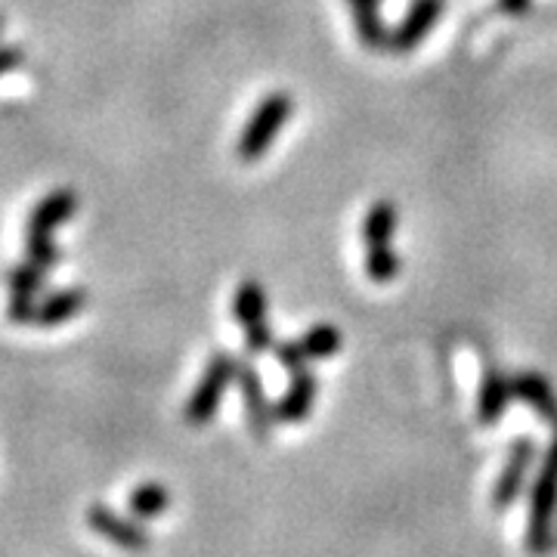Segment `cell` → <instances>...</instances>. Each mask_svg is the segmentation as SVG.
Returning a JSON list of instances; mask_svg holds the SVG:
<instances>
[{
    "mask_svg": "<svg viewBox=\"0 0 557 557\" xmlns=\"http://www.w3.org/2000/svg\"><path fill=\"white\" fill-rule=\"evenodd\" d=\"M515 399V387L511 379L498 369V366H486L483 379H480V394H478V421L483 428H496L508 403Z\"/></svg>",
    "mask_w": 557,
    "mask_h": 557,
    "instance_id": "cell-11",
    "label": "cell"
},
{
    "mask_svg": "<svg viewBox=\"0 0 557 557\" xmlns=\"http://www.w3.org/2000/svg\"><path fill=\"white\" fill-rule=\"evenodd\" d=\"M379 3L381 0H347V7L354 13V22H357V35L369 50L391 47V32H387V25L381 20Z\"/></svg>",
    "mask_w": 557,
    "mask_h": 557,
    "instance_id": "cell-14",
    "label": "cell"
},
{
    "mask_svg": "<svg viewBox=\"0 0 557 557\" xmlns=\"http://www.w3.org/2000/svg\"><path fill=\"white\" fill-rule=\"evenodd\" d=\"M44 285H47V270L28 258H25V263H16L7 273V288H10L13 298H38Z\"/></svg>",
    "mask_w": 557,
    "mask_h": 557,
    "instance_id": "cell-17",
    "label": "cell"
},
{
    "mask_svg": "<svg viewBox=\"0 0 557 557\" xmlns=\"http://www.w3.org/2000/svg\"><path fill=\"white\" fill-rule=\"evenodd\" d=\"M78 211V193L62 186V189H53L50 196L44 199L28 211V220H25V236H53V230H60L62 223L75 218Z\"/></svg>",
    "mask_w": 557,
    "mask_h": 557,
    "instance_id": "cell-10",
    "label": "cell"
},
{
    "mask_svg": "<svg viewBox=\"0 0 557 557\" xmlns=\"http://www.w3.org/2000/svg\"><path fill=\"white\" fill-rule=\"evenodd\" d=\"M533 7V0H498V10L508 16H523Z\"/></svg>",
    "mask_w": 557,
    "mask_h": 557,
    "instance_id": "cell-23",
    "label": "cell"
},
{
    "mask_svg": "<svg viewBox=\"0 0 557 557\" xmlns=\"http://www.w3.org/2000/svg\"><path fill=\"white\" fill-rule=\"evenodd\" d=\"M319 397V381L313 372H295L292 384L276 403V424H300L304 418L313 412Z\"/></svg>",
    "mask_w": 557,
    "mask_h": 557,
    "instance_id": "cell-12",
    "label": "cell"
},
{
    "mask_svg": "<svg viewBox=\"0 0 557 557\" xmlns=\"http://www.w3.org/2000/svg\"><path fill=\"white\" fill-rule=\"evenodd\" d=\"M341 332L335 325H313L304 338H300V347L307 359H329L335 357L341 350Z\"/></svg>",
    "mask_w": 557,
    "mask_h": 557,
    "instance_id": "cell-19",
    "label": "cell"
},
{
    "mask_svg": "<svg viewBox=\"0 0 557 557\" xmlns=\"http://www.w3.org/2000/svg\"><path fill=\"white\" fill-rule=\"evenodd\" d=\"M25 258L40 263L44 270H53L57 263H62V248L53 236H25Z\"/></svg>",
    "mask_w": 557,
    "mask_h": 557,
    "instance_id": "cell-20",
    "label": "cell"
},
{
    "mask_svg": "<svg viewBox=\"0 0 557 557\" xmlns=\"http://www.w3.org/2000/svg\"><path fill=\"white\" fill-rule=\"evenodd\" d=\"M366 273L379 285L394 282L399 276V258L394 245H366Z\"/></svg>",
    "mask_w": 557,
    "mask_h": 557,
    "instance_id": "cell-18",
    "label": "cell"
},
{
    "mask_svg": "<svg viewBox=\"0 0 557 557\" xmlns=\"http://www.w3.org/2000/svg\"><path fill=\"white\" fill-rule=\"evenodd\" d=\"M236 384H239L242 403H245L248 431L258 440H270L273 424H276V406L270 403L267 384H263L260 372L248 359H236Z\"/></svg>",
    "mask_w": 557,
    "mask_h": 557,
    "instance_id": "cell-6",
    "label": "cell"
},
{
    "mask_svg": "<svg viewBox=\"0 0 557 557\" xmlns=\"http://www.w3.org/2000/svg\"><path fill=\"white\" fill-rule=\"evenodd\" d=\"M171 508V490L164 483H139L127 496V511L139 520H152Z\"/></svg>",
    "mask_w": 557,
    "mask_h": 557,
    "instance_id": "cell-16",
    "label": "cell"
},
{
    "mask_svg": "<svg viewBox=\"0 0 557 557\" xmlns=\"http://www.w3.org/2000/svg\"><path fill=\"white\" fill-rule=\"evenodd\" d=\"M397 223V205L391 199L375 201L362 220V239H366V245H394Z\"/></svg>",
    "mask_w": 557,
    "mask_h": 557,
    "instance_id": "cell-15",
    "label": "cell"
},
{
    "mask_svg": "<svg viewBox=\"0 0 557 557\" xmlns=\"http://www.w3.org/2000/svg\"><path fill=\"white\" fill-rule=\"evenodd\" d=\"M555 545H557V536H555Z\"/></svg>",
    "mask_w": 557,
    "mask_h": 557,
    "instance_id": "cell-25",
    "label": "cell"
},
{
    "mask_svg": "<svg viewBox=\"0 0 557 557\" xmlns=\"http://www.w3.org/2000/svg\"><path fill=\"white\" fill-rule=\"evenodd\" d=\"M233 317L239 319L245 332V347L248 354H267L273 350V329L267 322V292L255 278H245L236 295H233Z\"/></svg>",
    "mask_w": 557,
    "mask_h": 557,
    "instance_id": "cell-5",
    "label": "cell"
},
{
    "mask_svg": "<svg viewBox=\"0 0 557 557\" xmlns=\"http://www.w3.org/2000/svg\"><path fill=\"white\" fill-rule=\"evenodd\" d=\"M555 437L548 443V453L542 458L539 478L530 496L527 515V552L533 557H545L555 548V515H557V424Z\"/></svg>",
    "mask_w": 557,
    "mask_h": 557,
    "instance_id": "cell-1",
    "label": "cell"
},
{
    "mask_svg": "<svg viewBox=\"0 0 557 557\" xmlns=\"http://www.w3.org/2000/svg\"><path fill=\"white\" fill-rule=\"evenodd\" d=\"M295 115V97L288 90H276V94H267L263 100L258 102V109L251 112L248 124L242 127V137L236 143V159L251 164V161H260L273 139L282 134V127L292 121Z\"/></svg>",
    "mask_w": 557,
    "mask_h": 557,
    "instance_id": "cell-2",
    "label": "cell"
},
{
    "mask_svg": "<svg viewBox=\"0 0 557 557\" xmlns=\"http://www.w3.org/2000/svg\"><path fill=\"white\" fill-rule=\"evenodd\" d=\"M3 28H7V16L0 13V35H3Z\"/></svg>",
    "mask_w": 557,
    "mask_h": 557,
    "instance_id": "cell-24",
    "label": "cell"
},
{
    "mask_svg": "<svg viewBox=\"0 0 557 557\" xmlns=\"http://www.w3.org/2000/svg\"><path fill=\"white\" fill-rule=\"evenodd\" d=\"M536 456H539L536 440H530V437L515 440L511 453H508V458H505V468H502L496 486H493V508H496V511H508V508L518 502L520 493H523V483H527L530 471H533V461H536Z\"/></svg>",
    "mask_w": 557,
    "mask_h": 557,
    "instance_id": "cell-8",
    "label": "cell"
},
{
    "mask_svg": "<svg viewBox=\"0 0 557 557\" xmlns=\"http://www.w3.org/2000/svg\"><path fill=\"white\" fill-rule=\"evenodd\" d=\"M443 7H446V0H412L409 3V10L403 13V20L399 25L391 32V53H412L421 40L431 35V28L437 25L440 16H443Z\"/></svg>",
    "mask_w": 557,
    "mask_h": 557,
    "instance_id": "cell-9",
    "label": "cell"
},
{
    "mask_svg": "<svg viewBox=\"0 0 557 557\" xmlns=\"http://www.w3.org/2000/svg\"><path fill=\"white\" fill-rule=\"evenodd\" d=\"M511 387H515V399H520L523 406H530L542 421L557 424L555 387L542 379L539 372H518V375H511Z\"/></svg>",
    "mask_w": 557,
    "mask_h": 557,
    "instance_id": "cell-13",
    "label": "cell"
},
{
    "mask_svg": "<svg viewBox=\"0 0 557 557\" xmlns=\"http://www.w3.org/2000/svg\"><path fill=\"white\" fill-rule=\"evenodd\" d=\"M273 354H276L278 366L292 375L307 369V354H304L300 341H278V344H273Z\"/></svg>",
    "mask_w": 557,
    "mask_h": 557,
    "instance_id": "cell-21",
    "label": "cell"
},
{
    "mask_svg": "<svg viewBox=\"0 0 557 557\" xmlns=\"http://www.w3.org/2000/svg\"><path fill=\"white\" fill-rule=\"evenodd\" d=\"M233 379H236V359L230 357L226 350L211 354V359L205 362V372H201L199 384L193 387V394H189L186 406H183L186 424L201 428V424H208L211 418L218 416L223 394H226V387H230Z\"/></svg>",
    "mask_w": 557,
    "mask_h": 557,
    "instance_id": "cell-4",
    "label": "cell"
},
{
    "mask_svg": "<svg viewBox=\"0 0 557 557\" xmlns=\"http://www.w3.org/2000/svg\"><path fill=\"white\" fill-rule=\"evenodd\" d=\"M87 527L124 552H149V545H152V536L139 523V518H134V515L124 518L119 511H112L109 505H90L87 508Z\"/></svg>",
    "mask_w": 557,
    "mask_h": 557,
    "instance_id": "cell-7",
    "label": "cell"
},
{
    "mask_svg": "<svg viewBox=\"0 0 557 557\" xmlns=\"http://www.w3.org/2000/svg\"><path fill=\"white\" fill-rule=\"evenodd\" d=\"M22 62H25V50H22L20 44H0V75H7V72H13V69H20Z\"/></svg>",
    "mask_w": 557,
    "mask_h": 557,
    "instance_id": "cell-22",
    "label": "cell"
},
{
    "mask_svg": "<svg viewBox=\"0 0 557 557\" xmlns=\"http://www.w3.org/2000/svg\"><path fill=\"white\" fill-rule=\"evenodd\" d=\"M90 295L84 288H60L44 298H10L7 319L13 325H35V329H53L69 319H75L87 307Z\"/></svg>",
    "mask_w": 557,
    "mask_h": 557,
    "instance_id": "cell-3",
    "label": "cell"
}]
</instances>
